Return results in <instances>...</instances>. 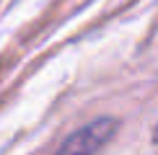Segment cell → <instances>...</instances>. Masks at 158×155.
<instances>
[{
  "instance_id": "6da1fadb",
  "label": "cell",
  "mask_w": 158,
  "mask_h": 155,
  "mask_svg": "<svg viewBox=\"0 0 158 155\" xmlns=\"http://www.w3.org/2000/svg\"><path fill=\"white\" fill-rule=\"evenodd\" d=\"M114 129H117V119H96L91 124L75 129L60 145V150L62 153H94V150H101L111 140Z\"/></svg>"
},
{
  "instance_id": "7a4b0ae2",
  "label": "cell",
  "mask_w": 158,
  "mask_h": 155,
  "mask_svg": "<svg viewBox=\"0 0 158 155\" xmlns=\"http://www.w3.org/2000/svg\"><path fill=\"white\" fill-rule=\"evenodd\" d=\"M153 142L158 145V124H156V129H153Z\"/></svg>"
}]
</instances>
